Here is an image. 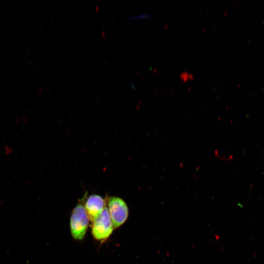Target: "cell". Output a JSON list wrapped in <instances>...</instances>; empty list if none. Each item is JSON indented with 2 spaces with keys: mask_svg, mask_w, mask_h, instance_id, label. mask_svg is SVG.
Returning a JSON list of instances; mask_svg holds the SVG:
<instances>
[{
  "mask_svg": "<svg viewBox=\"0 0 264 264\" xmlns=\"http://www.w3.org/2000/svg\"><path fill=\"white\" fill-rule=\"evenodd\" d=\"M87 197V193L79 200L70 216V232L73 239L76 240L84 239L88 226L89 219L85 208Z\"/></svg>",
  "mask_w": 264,
  "mask_h": 264,
  "instance_id": "6da1fadb",
  "label": "cell"
},
{
  "mask_svg": "<svg viewBox=\"0 0 264 264\" xmlns=\"http://www.w3.org/2000/svg\"><path fill=\"white\" fill-rule=\"evenodd\" d=\"M107 203L113 228H117L127 220L129 216L128 207L123 199L117 197H108Z\"/></svg>",
  "mask_w": 264,
  "mask_h": 264,
  "instance_id": "7a4b0ae2",
  "label": "cell"
},
{
  "mask_svg": "<svg viewBox=\"0 0 264 264\" xmlns=\"http://www.w3.org/2000/svg\"><path fill=\"white\" fill-rule=\"evenodd\" d=\"M92 222V236L95 240L104 242L111 235L114 229L107 206Z\"/></svg>",
  "mask_w": 264,
  "mask_h": 264,
  "instance_id": "3957f363",
  "label": "cell"
},
{
  "mask_svg": "<svg viewBox=\"0 0 264 264\" xmlns=\"http://www.w3.org/2000/svg\"><path fill=\"white\" fill-rule=\"evenodd\" d=\"M106 206V201L101 196L93 194L87 197L85 208L89 220L94 221Z\"/></svg>",
  "mask_w": 264,
  "mask_h": 264,
  "instance_id": "277c9868",
  "label": "cell"
},
{
  "mask_svg": "<svg viewBox=\"0 0 264 264\" xmlns=\"http://www.w3.org/2000/svg\"><path fill=\"white\" fill-rule=\"evenodd\" d=\"M150 16V15L149 14H141L137 16H132L131 17H129L128 20H136L138 19H144V18H148Z\"/></svg>",
  "mask_w": 264,
  "mask_h": 264,
  "instance_id": "5b68a950",
  "label": "cell"
}]
</instances>
